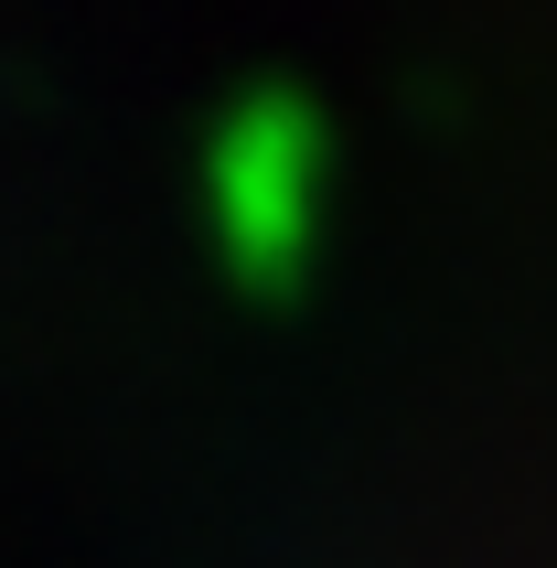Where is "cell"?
I'll list each match as a JSON object with an SVG mask.
<instances>
[{"label": "cell", "instance_id": "6da1fadb", "mask_svg": "<svg viewBox=\"0 0 557 568\" xmlns=\"http://www.w3.org/2000/svg\"><path fill=\"white\" fill-rule=\"evenodd\" d=\"M322 204H333V129L301 87H247L204 129V236L236 290L290 301L322 247Z\"/></svg>", "mask_w": 557, "mask_h": 568}]
</instances>
